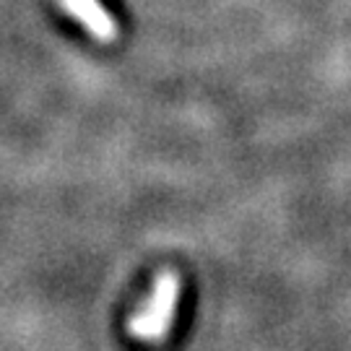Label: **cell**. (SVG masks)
Returning a JSON list of instances; mask_svg holds the SVG:
<instances>
[{
    "label": "cell",
    "instance_id": "1",
    "mask_svg": "<svg viewBox=\"0 0 351 351\" xmlns=\"http://www.w3.org/2000/svg\"><path fill=\"white\" fill-rule=\"evenodd\" d=\"M180 276L175 271H164L162 276L156 278L154 291H151L149 302L141 307V313L130 320L128 330L138 341L146 343H159L167 339L169 328L175 323L177 304H180Z\"/></svg>",
    "mask_w": 351,
    "mask_h": 351
},
{
    "label": "cell",
    "instance_id": "2",
    "mask_svg": "<svg viewBox=\"0 0 351 351\" xmlns=\"http://www.w3.org/2000/svg\"><path fill=\"white\" fill-rule=\"evenodd\" d=\"M60 3L73 19H78L84 24V29L91 37H97L99 42H114L117 39V34H120L117 21L107 13V8L99 0H60Z\"/></svg>",
    "mask_w": 351,
    "mask_h": 351
}]
</instances>
